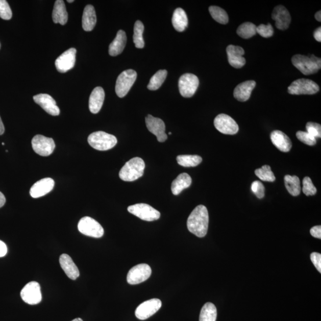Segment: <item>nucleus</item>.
Masks as SVG:
<instances>
[{"label": "nucleus", "mask_w": 321, "mask_h": 321, "mask_svg": "<svg viewBox=\"0 0 321 321\" xmlns=\"http://www.w3.org/2000/svg\"><path fill=\"white\" fill-rule=\"evenodd\" d=\"M209 225V215L207 208L204 205H198L187 219V226L190 233L198 237L207 235Z\"/></svg>", "instance_id": "nucleus-1"}, {"label": "nucleus", "mask_w": 321, "mask_h": 321, "mask_svg": "<svg viewBox=\"0 0 321 321\" xmlns=\"http://www.w3.org/2000/svg\"><path fill=\"white\" fill-rule=\"evenodd\" d=\"M292 64L305 75H311L317 73L321 67V60L314 55L306 56L297 54L291 59Z\"/></svg>", "instance_id": "nucleus-2"}, {"label": "nucleus", "mask_w": 321, "mask_h": 321, "mask_svg": "<svg viewBox=\"0 0 321 321\" xmlns=\"http://www.w3.org/2000/svg\"><path fill=\"white\" fill-rule=\"evenodd\" d=\"M145 168V162L142 158L135 157L126 162L119 172L120 178L125 182H133L143 175Z\"/></svg>", "instance_id": "nucleus-3"}, {"label": "nucleus", "mask_w": 321, "mask_h": 321, "mask_svg": "<svg viewBox=\"0 0 321 321\" xmlns=\"http://www.w3.org/2000/svg\"><path fill=\"white\" fill-rule=\"evenodd\" d=\"M90 145L98 151H107L114 147L117 139L114 135L103 131L95 132L90 135L88 138Z\"/></svg>", "instance_id": "nucleus-4"}, {"label": "nucleus", "mask_w": 321, "mask_h": 321, "mask_svg": "<svg viewBox=\"0 0 321 321\" xmlns=\"http://www.w3.org/2000/svg\"><path fill=\"white\" fill-rule=\"evenodd\" d=\"M319 91V87L315 82L308 79H299L288 86V92L291 95H313Z\"/></svg>", "instance_id": "nucleus-5"}, {"label": "nucleus", "mask_w": 321, "mask_h": 321, "mask_svg": "<svg viewBox=\"0 0 321 321\" xmlns=\"http://www.w3.org/2000/svg\"><path fill=\"white\" fill-rule=\"evenodd\" d=\"M137 78L136 71L132 69L122 71L117 78L115 84V92L120 98H124L128 94Z\"/></svg>", "instance_id": "nucleus-6"}, {"label": "nucleus", "mask_w": 321, "mask_h": 321, "mask_svg": "<svg viewBox=\"0 0 321 321\" xmlns=\"http://www.w3.org/2000/svg\"><path fill=\"white\" fill-rule=\"evenodd\" d=\"M78 230L85 236L100 238L103 236V227L95 219L89 216H85L81 219L78 223Z\"/></svg>", "instance_id": "nucleus-7"}, {"label": "nucleus", "mask_w": 321, "mask_h": 321, "mask_svg": "<svg viewBox=\"0 0 321 321\" xmlns=\"http://www.w3.org/2000/svg\"><path fill=\"white\" fill-rule=\"evenodd\" d=\"M130 213L132 214L144 221H153L160 218V212L150 205L146 204H138L128 208Z\"/></svg>", "instance_id": "nucleus-8"}, {"label": "nucleus", "mask_w": 321, "mask_h": 321, "mask_svg": "<svg viewBox=\"0 0 321 321\" xmlns=\"http://www.w3.org/2000/svg\"><path fill=\"white\" fill-rule=\"evenodd\" d=\"M199 85V79L196 75L192 73L183 75L179 81L180 94L185 98H190L195 93Z\"/></svg>", "instance_id": "nucleus-9"}, {"label": "nucleus", "mask_w": 321, "mask_h": 321, "mask_svg": "<svg viewBox=\"0 0 321 321\" xmlns=\"http://www.w3.org/2000/svg\"><path fill=\"white\" fill-rule=\"evenodd\" d=\"M32 149L35 153L42 157H48L52 155L56 145L52 138L38 135L32 140Z\"/></svg>", "instance_id": "nucleus-10"}, {"label": "nucleus", "mask_w": 321, "mask_h": 321, "mask_svg": "<svg viewBox=\"0 0 321 321\" xmlns=\"http://www.w3.org/2000/svg\"><path fill=\"white\" fill-rule=\"evenodd\" d=\"M215 127L225 135H235L239 131V126L233 118L225 114H219L214 119Z\"/></svg>", "instance_id": "nucleus-11"}, {"label": "nucleus", "mask_w": 321, "mask_h": 321, "mask_svg": "<svg viewBox=\"0 0 321 321\" xmlns=\"http://www.w3.org/2000/svg\"><path fill=\"white\" fill-rule=\"evenodd\" d=\"M23 301L29 305H37L42 301L40 285L36 281H31L25 286L20 292Z\"/></svg>", "instance_id": "nucleus-12"}, {"label": "nucleus", "mask_w": 321, "mask_h": 321, "mask_svg": "<svg viewBox=\"0 0 321 321\" xmlns=\"http://www.w3.org/2000/svg\"><path fill=\"white\" fill-rule=\"evenodd\" d=\"M152 274L150 266L146 264L137 265L129 270L127 281L129 284H138L149 279Z\"/></svg>", "instance_id": "nucleus-13"}, {"label": "nucleus", "mask_w": 321, "mask_h": 321, "mask_svg": "<svg viewBox=\"0 0 321 321\" xmlns=\"http://www.w3.org/2000/svg\"><path fill=\"white\" fill-rule=\"evenodd\" d=\"M162 302L158 299H153L144 302L136 308L135 315L137 318L145 320L159 311Z\"/></svg>", "instance_id": "nucleus-14"}, {"label": "nucleus", "mask_w": 321, "mask_h": 321, "mask_svg": "<svg viewBox=\"0 0 321 321\" xmlns=\"http://www.w3.org/2000/svg\"><path fill=\"white\" fill-rule=\"evenodd\" d=\"M145 121L147 129L157 136L158 142H164L167 139L168 137L165 133V125L163 120L149 114L146 117Z\"/></svg>", "instance_id": "nucleus-15"}, {"label": "nucleus", "mask_w": 321, "mask_h": 321, "mask_svg": "<svg viewBox=\"0 0 321 321\" xmlns=\"http://www.w3.org/2000/svg\"><path fill=\"white\" fill-rule=\"evenodd\" d=\"M77 50L71 48L57 58L55 65L57 70L61 73H66L75 66Z\"/></svg>", "instance_id": "nucleus-16"}, {"label": "nucleus", "mask_w": 321, "mask_h": 321, "mask_svg": "<svg viewBox=\"0 0 321 321\" xmlns=\"http://www.w3.org/2000/svg\"><path fill=\"white\" fill-rule=\"evenodd\" d=\"M34 100L49 114L53 116H57L60 114V108L57 106L56 101L52 96L46 93H41V94L35 95Z\"/></svg>", "instance_id": "nucleus-17"}, {"label": "nucleus", "mask_w": 321, "mask_h": 321, "mask_svg": "<svg viewBox=\"0 0 321 321\" xmlns=\"http://www.w3.org/2000/svg\"><path fill=\"white\" fill-rule=\"evenodd\" d=\"M273 19L276 21V27L281 31L286 30L290 26L291 16L289 12L283 6H278L272 13Z\"/></svg>", "instance_id": "nucleus-18"}, {"label": "nucleus", "mask_w": 321, "mask_h": 321, "mask_svg": "<svg viewBox=\"0 0 321 321\" xmlns=\"http://www.w3.org/2000/svg\"><path fill=\"white\" fill-rule=\"evenodd\" d=\"M226 52L229 62L234 68H240L246 64V59L243 57L244 51L241 46L230 45Z\"/></svg>", "instance_id": "nucleus-19"}, {"label": "nucleus", "mask_w": 321, "mask_h": 321, "mask_svg": "<svg viewBox=\"0 0 321 321\" xmlns=\"http://www.w3.org/2000/svg\"><path fill=\"white\" fill-rule=\"evenodd\" d=\"M55 182L51 178H44L39 180L31 187L30 194L32 197L44 196L53 189Z\"/></svg>", "instance_id": "nucleus-20"}, {"label": "nucleus", "mask_w": 321, "mask_h": 321, "mask_svg": "<svg viewBox=\"0 0 321 321\" xmlns=\"http://www.w3.org/2000/svg\"><path fill=\"white\" fill-rule=\"evenodd\" d=\"M256 86V82L248 81L241 83L234 90V98L240 102H246L250 98L252 91Z\"/></svg>", "instance_id": "nucleus-21"}, {"label": "nucleus", "mask_w": 321, "mask_h": 321, "mask_svg": "<svg viewBox=\"0 0 321 321\" xmlns=\"http://www.w3.org/2000/svg\"><path fill=\"white\" fill-rule=\"evenodd\" d=\"M270 140L274 146L281 152L287 153L290 151L292 143L287 135L280 131H274L270 133Z\"/></svg>", "instance_id": "nucleus-22"}, {"label": "nucleus", "mask_w": 321, "mask_h": 321, "mask_svg": "<svg viewBox=\"0 0 321 321\" xmlns=\"http://www.w3.org/2000/svg\"><path fill=\"white\" fill-rule=\"evenodd\" d=\"M105 98V92L102 87H96L93 90L89 100L90 111L93 114L98 113L103 105Z\"/></svg>", "instance_id": "nucleus-23"}, {"label": "nucleus", "mask_w": 321, "mask_h": 321, "mask_svg": "<svg viewBox=\"0 0 321 321\" xmlns=\"http://www.w3.org/2000/svg\"><path fill=\"white\" fill-rule=\"evenodd\" d=\"M61 268L63 269L67 276L71 280H75L80 276L77 266L76 265L69 255L63 254L59 259Z\"/></svg>", "instance_id": "nucleus-24"}, {"label": "nucleus", "mask_w": 321, "mask_h": 321, "mask_svg": "<svg viewBox=\"0 0 321 321\" xmlns=\"http://www.w3.org/2000/svg\"><path fill=\"white\" fill-rule=\"evenodd\" d=\"M127 43V37L125 32L122 30L118 31L115 39L109 46V54L111 56H117L120 54L125 48Z\"/></svg>", "instance_id": "nucleus-25"}, {"label": "nucleus", "mask_w": 321, "mask_h": 321, "mask_svg": "<svg viewBox=\"0 0 321 321\" xmlns=\"http://www.w3.org/2000/svg\"><path fill=\"white\" fill-rule=\"evenodd\" d=\"M96 23V16L94 7L92 5L85 7L82 16V28L85 31L93 30Z\"/></svg>", "instance_id": "nucleus-26"}, {"label": "nucleus", "mask_w": 321, "mask_h": 321, "mask_svg": "<svg viewBox=\"0 0 321 321\" xmlns=\"http://www.w3.org/2000/svg\"><path fill=\"white\" fill-rule=\"evenodd\" d=\"M52 16L54 23L64 25L67 22L68 14L63 0H57L54 4Z\"/></svg>", "instance_id": "nucleus-27"}, {"label": "nucleus", "mask_w": 321, "mask_h": 321, "mask_svg": "<svg viewBox=\"0 0 321 321\" xmlns=\"http://www.w3.org/2000/svg\"><path fill=\"white\" fill-rule=\"evenodd\" d=\"M191 184H192L191 177L187 173H182L172 183V193L175 195H178L184 189L188 188Z\"/></svg>", "instance_id": "nucleus-28"}, {"label": "nucleus", "mask_w": 321, "mask_h": 321, "mask_svg": "<svg viewBox=\"0 0 321 321\" xmlns=\"http://www.w3.org/2000/svg\"><path fill=\"white\" fill-rule=\"evenodd\" d=\"M173 27L177 31L182 32L188 26V19L185 11L182 8L176 9L172 17Z\"/></svg>", "instance_id": "nucleus-29"}, {"label": "nucleus", "mask_w": 321, "mask_h": 321, "mask_svg": "<svg viewBox=\"0 0 321 321\" xmlns=\"http://www.w3.org/2000/svg\"><path fill=\"white\" fill-rule=\"evenodd\" d=\"M284 183L288 193L292 196H297L301 194V181L298 176L286 175L284 177Z\"/></svg>", "instance_id": "nucleus-30"}, {"label": "nucleus", "mask_w": 321, "mask_h": 321, "mask_svg": "<svg viewBox=\"0 0 321 321\" xmlns=\"http://www.w3.org/2000/svg\"><path fill=\"white\" fill-rule=\"evenodd\" d=\"M217 310L212 303L205 304L201 309L200 321H216Z\"/></svg>", "instance_id": "nucleus-31"}, {"label": "nucleus", "mask_w": 321, "mask_h": 321, "mask_svg": "<svg viewBox=\"0 0 321 321\" xmlns=\"http://www.w3.org/2000/svg\"><path fill=\"white\" fill-rule=\"evenodd\" d=\"M178 163L183 167H196L201 163L203 158L199 156H192V155H181L176 158Z\"/></svg>", "instance_id": "nucleus-32"}, {"label": "nucleus", "mask_w": 321, "mask_h": 321, "mask_svg": "<svg viewBox=\"0 0 321 321\" xmlns=\"http://www.w3.org/2000/svg\"><path fill=\"white\" fill-rule=\"evenodd\" d=\"M167 76V70H160L158 71L151 78L149 84L147 85V89L151 90V91H156V90L159 89L165 81Z\"/></svg>", "instance_id": "nucleus-33"}, {"label": "nucleus", "mask_w": 321, "mask_h": 321, "mask_svg": "<svg viewBox=\"0 0 321 321\" xmlns=\"http://www.w3.org/2000/svg\"><path fill=\"white\" fill-rule=\"evenodd\" d=\"M237 34L243 39L251 38L257 34V26L251 22H245L237 28Z\"/></svg>", "instance_id": "nucleus-34"}, {"label": "nucleus", "mask_w": 321, "mask_h": 321, "mask_svg": "<svg viewBox=\"0 0 321 321\" xmlns=\"http://www.w3.org/2000/svg\"><path fill=\"white\" fill-rule=\"evenodd\" d=\"M209 11L212 18L218 23L223 24L228 23L229 18L226 11L218 6L209 7Z\"/></svg>", "instance_id": "nucleus-35"}, {"label": "nucleus", "mask_w": 321, "mask_h": 321, "mask_svg": "<svg viewBox=\"0 0 321 321\" xmlns=\"http://www.w3.org/2000/svg\"><path fill=\"white\" fill-rule=\"evenodd\" d=\"M144 25L142 21L137 20L134 26V34H133V42L137 48H143L145 46L143 38Z\"/></svg>", "instance_id": "nucleus-36"}, {"label": "nucleus", "mask_w": 321, "mask_h": 321, "mask_svg": "<svg viewBox=\"0 0 321 321\" xmlns=\"http://www.w3.org/2000/svg\"><path fill=\"white\" fill-rule=\"evenodd\" d=\"M255 175L262 181L273 182L276 180V177L271 170L270 166L265 165L260 168L256 169Z\"/></svg>", "instance_id": "nucleus-37"}, {"label": "nucleus", "mask_w": 321, "mask_h": 321, "mask_svg": "<svg viewBox=\"0 0 321 321\" xmlns=\"http://www.w3.org/2000/svg\"><path fill=\"white\" fill-rule=\"evenodd\" d=\"M302 190L303 192H304L306 196L315 195L317 192L315 186L313 185L311 179L308 178V177H306V178L303 180Z\"/></svg>", "instance_id": "nucleus-38"}, {"label": "nucleus", "mask_w": 321, "mask_h": 321, "mask_svg": "<svg viewBox=\"0 0 321 321\" xmlns=\"http://www.w3.org/2000/svg\"><path fill=\"white\" fill-rule=\"evenodd\" d=\"M0 17L7 20L12 19V10L6 0H0Z\"/></svg>", "instance_id": "nucleus-39"}, {"label": "nucleus", "mask_w": 321, "mask_h": 321, "mask_svg": "<svg viewBox=\"0 0 321 321\" xmlns=\"http://www.w3.org/2000/svg\"><path fill=\"white\" fill-rule=\"evenodd\" d=\"M298 139L303 143L309 146L315 145L316 143V138L311 135H309L307 132L298 131L297 133Z\"/></svg>", "instance_id": "nucleus-40"}, {"label": "nucleus", "mask_w": 321, "mask_h": 321, "mask_svg": "<svg viewBox=\"0 0 321 321\" xmlns=\"http://www.w3.org/2000/svg\"><path fill=\"white\" fill-rule=\"evenodd\" d=\"M257 33L260 35L264 38L271 37L274 34V30L272 25L270 23L268 24H261L257 27Z\"/></svg>", "instance_id": "nucleus-41"}, {"label": "nucleus", "mask_w": 321, "mask_h": 321, "mask_svg": "<svg viewBox=\"0 0 321 321\" xmlns=\"http://www.w3.org/2000/svg\"><path fill=\"white\" fill-rule=\"evenodd\" d=\"M306 131L315 138H319L321 137V126L320 125L316 124L313 122H308L306 124Z\"/></svg>", "instance_id": "nucleus-42"}, {"label": "nucleus", "mask_w": 321, "mask_h": 321, "mask_svg": "<svg viewBox=\"0 0 321 321\" xmlns=\"http://www.w3.org/2000/svg\"><path fill=\"white\" fill-rule=\"evenodd\" d=\"M251 190L259 199H262L265 196V187L259 181H255L252 184Z\"/></svg>", "instance_id": "nucleus-43"}, {"label": "nucleus", "mask_w": 321, "mask_h": 321, "mask_svg": "<svg viewBox=\"0 0 321 321\" xmlns=\"http://www.w3.org/2000/svg\"><path fill=\"white\" fill-rule=\"evenodd\" d=\"M311 259L315 268L321 273V255L318 252H313L311 255Z\"/></svg>", "instance_id": "nucleus-44"}, {"label": "nucleus", "mask_w": 321, "mask_h": 321, "mask_svg": "<svg viewBox=\"0 0 321 321\" xmlns=\"http://www.w3.org/2000/svg\"><path fill=\"white\" fill-rule=\"evenodd\" d=\"M310 233H311V235L313 237L315 238H318V239H321V226H316L315 227H313L310 230Z\"/></svg>", "instance_id": "nucleus-45"}, {"label": "nucleus", "mask_w": 321, "mask_h": 321, "mask_svg": "<svg viewBox=\"0 0 321 321\" xmlns=\"http://www.w3.org/2000/svg\"><path fill=\"white\" fill-rule=\"evenodd\" d=\"M7 253V247L3 241L0 240V258L5 257Z\"/></svg>", "instance_id": "nucleus-46"}, {"label": "nucleus", "mask_w": 321, "mask_h": 321, "mask_svg": "<svg viewBox=\"0 0 321 321\" xmlns=\"http://www.w3.org/2000/svg\"><path fill=\"white\" fill-rule=\"evenodd\" d=\"M313 36L316 40L318 42H321V28L319 27L317 28L313 33Z\"/></svg>", "instance_id": "nucleus-47"}, {"label": "nucleus", "mask_w": 321, "mask_h": 321, "mask_svg": "<svg viewBox=\"0 0 321 321\" xmlns=\"http://www.w3.org/2000/svg\"><path fill=\"white\" fill-rule=\"evenodd\" d=\"M6 197L4 194L0 192V208H2L6 203Z\"/></svg>", "instance_id": "nucleus-48"}, {"label": "nucleus", "mask_w": 321, "mask_h": 321, "mask_svg": "<svg viewBox=\"0 0 321 321\" xmlns=\"http://www.w3.org/2000/svg\"><path fill=\"white\" fill-rule=\"evenodd\" d=\"M5 126H4L1 117H0V135H2L5 133Z\"/></svg>", "instance_id": "nucleus-49"}, {"label": "nucleus", "mask_w": 321, "mask_h": 321, "mask_svg": "<svg viewBox=\"0 0 321 321\" xmlns=\"http://www.w3.org/2000/svg\"><path fill=\"white\" fill-rule=\"evenodd\" d=\"M320 12H321L320 11H319V12H317L315 15V19L318 21H319V22H320V21H321V13Z\"/></svg>", "instance_id": "nucleus-50"}, {"label": "nucleus", "mask_w": 321, "mask_h": 321, "mask_svg": "<svg viewBox=\"0 0 321 321\" xmlns=\"http://www.w3.org/2000/svg\"><path fill=\"white\" fill-rule=\"evenodd\" d=\"M71 321H83V320L81 318H77Z\"/></svg>", "instance_id": "nucleus-51"}, {"label": "nucleus", "mask_w": 321, "mask_h": 321, "mask_svg": "<svg viewBox=\"0 0 321 321\" xmlns=\"http://www.w3.org/2000/svg\"><path fill=\"white\" fill-rule=\"evenodd\" d=\"M67 2L71 3L74 2V1H73V0H68Z\"/></svg>", "instance_id": "nucleus-52"}, {"label": "nucleus", "mask_w": 321, "mask_h": 321, "mask_svg": "<svg viewBox=\"0 0 321 321\" xmlns=\"http://www.w3.org/2000/svg\"><path fill=\"white\" fill-rule=\"evenodd\" d=\"M168 134H169V135H171V134H172V133H171V132H169V133H168Z\"/></svg>", "instance_id": "nucleus-53"}]
</instances>
